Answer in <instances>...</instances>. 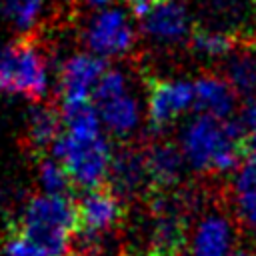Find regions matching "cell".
Returning <instances> with one entry per match:
<instances>
[{
  "label": "cell",
  "instance_id": "6da1fadb",
  "mask_svg": "<svg viewBox=\"0 0 256 256\" xmlns=\"http://www.w3.org/2000/svg\"><path fill=\"white\" fill-rule=\"evenodd\" d=\"M248 132L240 120H220L208 114L196 116L182 132L186 162L208 174H222L240 164Z\"/></svg>",
  "mask_w": 256,
  "mask_h": 256
},
{
  "label": "cell",
  "instance_id": "7a4b0ae2",
  "mask_svg": "<svg viewBox=\"0 0 256 256\" xmlns=\"http://www.w3.org/2000/svg\"><path fill=\"white\" fill-rule=\"evenodd\" d=\"M16 228L42 244L54 256H70L72 240L78 228L76 200L46 192L34 196Z\"/></svg>",
  "mask_w": 256,
  "mask_h": 256
},
{
  "label": "cell",
  "instance_id": "3957f363",
  "mask_svg": "<svg viewBox=\"0 0 256 256\" xmlns=\"http://www.w3.org/2000/svg\"><path fill=\"white\" fill-rule=\"evenodd\" d=\"M54 158L66 168L74 184L100 188L108 180L114 152L102 136L78 138L64 132L54 142Z\"/></svg>",
  "mask_w": 256,
  "mask_h": 256
},
{
  "label": "cell",
  "instance_id": "277c9868",
  "mask_svg": "<svg viewBox=\"0 0 256 256\" xmlns=\"http://www.w3.org/2000/svg\"><path fill=\"white\" fill-rule=\"evenodd\" d=\"M0 88L40 100L46 92V60L30 36H20L0 50Z\"/></svg>",
  "mask_w": 256,
  "mask_h": 256
},
{
  "label": "cell",
  "instance_id": "5b68a950",
  "mask_svg": "<svg viewBox=\"0 0 256 256\" xmlns=\"http://www.w3.org/2000/svg\"><path fill=\"white\" fill-rule=\"evenodd\" d=\"M146 184L152 190L144 150L124 148L116 152L108 172V188L118 198L128 200V198H138L142 194H148Z\"/></svg>",
  "mask_w": 256,
  "mask_h": 256
},
{
  "label": "cell",
  "instance_id": "8992f818",
  "mask_svg": "<svg viewBox=\"0 0 256 256\" xmlns=\"http://www.w3.org/2000/svg\"><path fill=\"white\" fill-rule=\"evenodd\" d=\"M196 100L194 86L188 82L156 80L148 88V116L154 128H164Z\"/></svg>",
  "mask_w": 256,
  "mask_h": 256
},
{
  "label": "cell",
  "instance_id": "52a82bcc",
  "mask_svg": "<svg viewBox=\"0 0 256 256\" xmlns=\"http://www.w3.org/2000/svg\"><path fill=\"white\" fill-rule=\"evenodd\" d=\"M234 242V222L224 210H208L196 224L190 256H230Z\"/></svg>",
  "mask_w": 256,
  "mask_h": 256
},
{
  "label": "cell",
  "instance_id": "ba28073f",
  "mask_svg": "<svg viewBox=\"0 0 256 256\" xmlns=\"http://www.w3.org/2000/svg\"><path fill=\"white\" fill-rule=\"evenodd\" d=\"M86 40L98 54H122L132 46L134 32L120 10H104L92 18Z\"/></svg>",
  "mask_w": 256,
  "mask_h": 256
},
{
  "label": "cell",
  "instance_id": "9c48e42d",
  "mask_svg": "<svg viewBox=\"0 0 256 256\" xmlns=\"http://www.w3.org/2000/svg\"><path fill=\"white\" fill-rule=\"evenodd\" d=\"M102 74L104 64L96 56L78 54L66 60V64L60 70V92L64 102L88 100L90 92H94Z\"/></svg>",
  "mask_w": 256,
  "mask_h": 256
},
{
  "label": "cell",
  "instance_id": "30bf717a",
  "mask_svg": "<svg viewBox=\"0 0 256 256\" xmlns=\"http://www.w3.org/2000/svg\"><path fill=\"white\" fill-rule=\"evenodd\" d=\"M144 28L160 42H178L188 32L186 0H156L144 16Z\"/></svg>",
  "mask_w": 256,
  "mask_h": 256
},
{
  "label": "cell",
  "instance_id": "8fae6325",
  "mask_svg": "<svg viewBox=\"0 0 256 256\" xmlns=\"http://www.w3.org/2000/svg\"><path fill=\"white\" fill-rule=\"evenodd\" d=\"M144 154L152 190H172L182 180L186 156L174 144L156 142L144 150Z\"/></svg>",
  "mask_w": 256,
  "mask_h": 256
},
{
  "label": "cell",
  "instance_id": "7c38bea8",
  "mask_svg": "<svg viewBox=\"0 0 256 256\" xmlns=\"http://www.w3.org/2000/svg\"><path fill=\"white\" fill-rule=\"evenodd\" d=\"M196 106L214 118L226 120L234 110V92L230 84L216 76H204L194 84Z\"/></svg>",
  "mask_w": 256,
  "mask_h": 256
},
{
  "label": "cell",
  "instance_id": "4fadbf2b",
  "mask_svg": "<svg viewBox=\"0 0 256 256\" xmlns=\"http://www.w3.org/2000/svg\"><path fill=\"white\" fill-rule=\"evenodd\" d=\"M62 126H64V120L52 106L34 104L32 110L28 112V122H26L28 144L32 146L34 152H40L50 144L54 146V142L62 136L60 134Z\"/></svg>",
  "mask_w": 256,
  "mask_h": 256
},
{
  "label": "cell",
  "instance_id": "5bb4252c",
  "mask_svg": "<svg viewBox=\"0 0 256 256\" xmlns=\"http://www.w3.org/2000/svg\"><path fill=\"white\" fill-rule=\"evenodd\" d=\"M98 106H100V116H102V120H104V124L108 126L110 132H114L118 136H124V134H130L136 128L138 118H140L138 104L126 92L112 98V100H106Z\"/></svg>",
  "mask_w": 256,
  "mask_h": 256
},
{
  "label": "cell",
  "instance_id": "9a60e30c",
  "mask_svg": "<svg viewBox=\"0 0 256 256\" xmlns=\"http://www.w3.org/2000/svg\"><path fill=\"white\" fill-rule=\"evenodd\" d=\"M62 120L68 134L78 138H94L100 136V118L90 100L64 102Z\"/></svg>",
  "mask_w": 256,
  "mask_h": 256
},
{
  "label": "cell",
  "instance_id": "2e32d148",
  "mask_svg": "<svg viewBox=\"0 0 256 256\" xmlns=\"http://www.w3.org/2000/svg\"><path fill=\"white\" fill-rule=\"evenodd\" d=\"M190 40H192V46L196 52L208 54V56L224 54L236 42V38L230 36L228 32H222L216 28H206V26H196L190 34Z\"/></svg>",
  "mask_w": 256,
  "mask_h": 256
},
{
  "label": "cell",
  "instance_id": "e0dca14e",
  "mask_svg": "<svg viewBox=\"0 0 256 256\" xmlns=\"http://www.w3.org/2000/svg\"><path fill=\"white\" fill-rule=\"evenodd\" d=\"M230 74V82L234 84V88L246 96H254L256 94V56L246 52L236 56L230 62L228 68Z\"/></svg>",
  "mask_w": 256,
  "mask_h": 256
},
{
  "label": "cell",
  "instance_id": "ac0fdd59",
  "mask_svg": "<svg viewBox=\"0 0 256 256\" xmlns=\"http://www.w3.org/2000/svg\"><path fill=\"white\" fill-rule=\"evenodd\" d=\"M40 182L46 194H62V196H70L74 184L66 168L56 158H44L40 162Z\"/></svg>",
  "mask_w": 256,
  "mask_h": 256
},
{
  "label": "cell",
  "instance_id": "d6986e66",
  "mask_svg": "<svg viewBox=\"0 0 256 256\" xmlns=\"http://www.w3.org/2000/svg\"><path fill=\"white\" fill-rule=\"evenodd\" d=\"M234 190V210L238 224L256 236V186L232 188Z\"/></svg>",
  "mask_w": 256,
  "mask_h": 256
},
{
  "label": "cell",
  "instance_id": "ffe728a7",
  "mask_svg": "<svg viewBox=\"0 0 256 256\" xmlns=\"http://www.w3.org/2000/svg\"><path fill=\"white\" fill-rule=\"evenodd\" d=\"M4 254L6 256H54L42 244H38L36 240H32L18 228H14L8 234L4 242Z\"/></svg>",
  "mask_w": 256,
  "mask_h": 256
},
{
  "label": "cell",
  "instance_id": "44dd1931",
  "mask_svg": "<svg viewBox=\"0 0 256 256\" xmlns=\"http://www.w3.org/2000/svg\"><path fill=\"white\" fill-rule=\"evenodd\" d=\"M42 8V0H6V14L18 28L34 24Z\"/></svg>",
  "mask_w": 256,
  "mask_h": 256
},
{
  "label": "cell",
  "instance_id": "7402d4cb",
  "mask_svg": "<svg viewBox=\"0 0 256 256\" xmlns=\"http://www.w3.org/2000/svg\"><path fill=\"white\" fill-rule=\"evenodd\" d=\"M124 86H126V80L122 76V72L118 70H108L102 74V78L98 80L96 88H94V98L98 104L106 102V100H112L120 94H124Z\"/></svg>",
  "mask_w": 256,
  "mask_h": 256
},
{
  "label": "cell",
  "instance_id": "603a6c76",
  "mask_svg": "<svg viewBox=\"0 0 256 256\" xmlns=\"http://www.w3.org/2000/svg\"><path fill=\"white\" fill-rule=\"evenodd\" d=\"M122 2H124L136 16H142V18H144V16L152 10V6L156 4V0H122Z\"/></svg>",
  "mask_w": 256,
  "mask_h": 256
},
{
  "label": "cell",
  "instance_id": "cb8c5ba5",
  "mask_svg": "<svg viewBox=\"0 0 256 256\" xmlns=\"http://www.w3.org/2000/svg\"><path fill=\"white\" fill-rule=\"evenodd\" d=\"M244 158H246V162L256 164V136L248 134V138L244 142Z\"/></svg>",
  "mask_w": 256,
  "mask_h": 256
},
{
  "label": "cell",
  "instance_id": "d4e9b609",
  "mask_svg": "<svg viewBox=\"0 0 256 256\" xmlns=\"http://www.w3.org/2000/svg\"><path fill=\"white\" fill-rule=\"evenodd\" d=\"M230 256H250V254H248V252H244V250H234Z\"/></svg>",
  "mask_w": 256,
  "mask_h": 256
},
{
  "label": "cell",
  "instance_id": "484cf974",
  "mask_svg": "<svg viewBox=\"0 0 256 256\" xmlns=\"http://www.w3.org/2000/svg\"><path fill=\"white\" fill-rule=\"evenodd\" d=\"M88 2H92V4H104L106 0H88Z\"/></svg>",
  "mask_w": 256,
  "mask_h": 256
},
{
  "label": "cell",
  "instance_id": "4316f807",
  "mask_svg": "<svg viewBox=\"0 0 256 256\" xmlns=\"http://www.w3.org/2000/svg\"><path fill=\"white\" fill-rule=\"evenodd\" d=\"M252 2H254V6H256V0H252Z\"/></svg>",
  "mask_w": 256,
  "mask_h": 256
}]
</instances>
